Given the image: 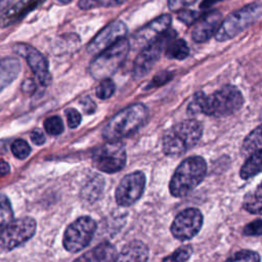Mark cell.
Here are the masks:
<instances>
[{
	"label": "cell",
	"mask_w": 262,
	"mask_h": 262,
	"mask_svg": "<svg viewBox=\"0 0 262 262\" xmlns=\"http://www.w3.org/2000/svg\"><path fill=\"white\" fill-rule=\"evenodd\" d=\"M203 225V215L199 209L188 208L180 212L171 225L173 236L179 241L192 238Z\"/></svg>",
	"instance_id": "cell-11"
},
{
	"label": "cell",
	"mask_w": 262,
	"mask_h": 262,
	"mask_svg": "<svg viewBox=\"0 0 262 262\" xmlns=\"http://www.w3.org/2000/svg\"><path fill=\"white\" fill-rule=\"evenodd\" d=\"M126 159V149L120 140L107 141L93 152L92 164L98 171L116 173L124 168Z\"/></svg>",
	"instance_id": "cell-7"
},
{
	"label": "cell",
	"mask_w": 262,
	"mask_h": 262,
	"mask_svg": "<svg viewBox=\"0 0 262 262\" xmlns=\"http://www.w3.org/2000/svg\"><path fill=\"white\" fill-rule=\"evenodd\" d=\"M147 118V107L143 103H133L117 113L108 121L102 130V136L107 141L121 140L140 129Z\"/></svg>",
	"instance_id": "cell-2"
},
{
	"label": "cell",
	"mask_w": 262,
	"mask_h": 262,
	"mask_svg": "<svg viewBox=\"0 0 262 262\" xmlns=\"http://www.w3.org/2000/svg\"><path fill=\"white\" fill-rule=\"evenodd\" d=\"M102 180L103 179L100 176H97L96 178L91 179V181H89L87 186L84 188V196L87 198L89 201L92 198L96 199L102 190V186H103Z\"/></svg>",
	"instance_id": "cell-28"
},
{
	"label": "cell",
	"mask_w": 262,
	"mask_h": 262,
	"mask_svg": "<svg viewBox=\"0 0 262 262\" xmlns=\"http://www.w3.org/2000/svg\"><path fill=\"white\" fill-rule=\"evenodd\" d=\"M11 151L15 158L24 160L31 154V146L24 139H15L11 144Z\"/></svg>",
	"instance_id": "cell-29"
},
{
	"label": "cell",
	"mask_w": 262,
	"mask_h": 262,
	"mask_svg": "<svg viewBox=\"0 0 262 262\" xmlns=\"http://www.w3.org/2000/svg\"><path fill=\"white\" fill-rule=\"evenodd\" d=\"M12 50L16 54L26 58L29 67L41 85L47 86L50 84L51 76L48 70V62L45 56L39 50L25 43L14 44L12 46Z\"/></svg>",
	"instance_id": "cell-13"
},
{
	"label": "cell",
	"mask_w": 262,
	"mask_h": 262,
	"mask_svg": "<svg viewBox=\"0 0 262 262\" xmlns=\"http://www.w3.org/2000/svg\"><path fill=\"white\" fill-rule=\"evenodd\" d=\"M220 1H222V0H204V1L201 3L200 7H201L202 9H208V8L212 7L213 5H215L216 3L220 2Z\"/></svg>",
	"instance_id": "cell-41"
},
{
	"label": "cell",
	"mask_w": 262,
	"mask_h": 262,
	"mask_svg": "<svg viewBox=\"0 0 262 262\" xmlns=\"http://www.w3.org/2000/svg\"><path fill=\"white\" fill-rule=\"evenodd\" d=\"M203 125L196 120H186L169 128L163 137V151L177 157L192 148L201 139Z\"/></svg>",
	"instance_id": "cell-3"
},
{
	"label": "cell",
	"mask_w": 262,
	"mask_h": 262,
	"mask_svg": "<svg viewBox=\"0 0 262 262\" xmlns=\"http://www.w3.org/2000/svg\"><path fill=\"white\" fill-rule=\"evenodd\" d=\"M206 172L207 164L204 158L200 156L186 158L176 168L170 180V193L175 198L188 194L203 181Z\"/></svg>",
	"instance_id": "cell-4"
},
{
	"label": "cell",
	"mask_w": 262,
	"mask_h": 262,
	"mask_svg": "<svg viewBox=\"0 0 262 262\" xmlns=\"http://www.w3.org/2000/svg\"><path fill=\"white\" fill-rule=\"evenodd\" d=\"M10 171V166L6 162H0V175H5Z\"/></svg>",
	"instance_id": "cell-42"
},
{
	"label": "cell",
	"mask_w": 262,
	"mask_h": 262,
	"mask_svg": "<svg viewBox=\"0 0 262 262\" xmlns=\"http://www.w3.org/2000/svg\"><path fill=\"white\" fill-rule=\"evenodd\" d=\"M20 69V62L15 57L0 59V93L17 78Z\"/></svg>",
	"instance_id": "cell-18"
},
{
	"label": "cell",
	"mask_w": 262,
	"mask_h": 262,
	"mask_svg": "<svg viewBox=\"0 0 262 262\" xmlns=\"http://www.w3.org/2000/svg\"><path fill=\"white\" fill-rule=\"evenodd\" d=\"M59 3H62V4H68L69 2H71V0H57Z\"/></svg>",
	"instance_id": "cell-43"
},
{
	"label": "cell",
	"mask_w": 262,
	"mask_h": 262,
	"mask_svg": "<svg viewBox=\"0 0 262 262\" xmlns=\"http://www.w3.org/2000/svg\"><path fill=\"white\" fill-rule=\"evenodd\" d=\"M244 103L242 92L232 85H225L210 95L203 91L196 92L187 112L189 114L204 113L207 116L226 117L237 112Z\"/></svg>",
	"instance_id": "cell-1"
},
{
	"label": "cell",
	"mask_w": 262,
	"mask_h": 262,
	"mask_svg": "<svg viewBox=\"0 0 262 262\" xmlns=\"http://www.w3.org/2000/svg\"><path fill=\"white\" fill-rule=\"evenodd\" d=\"M262 13L261 4L258 2L250 3L228 14L220 24L215 33V39L224 42L234 38L248 27L256 23Z\"/></svg>",
	"instance_id": "cell-6"
},
{
	"label": "cell",
	"mask_w": 262,
	"mask_h": 262,
	"mask_svg": "<svg viewBox=\"0 0 262 262\" xmlns=\"http://www.w3.org/2000/svg\"><path fill=\"white\" fill-rule=\"evenodd\" d=\"M192 254V248L190 246H183L174 251L170 256L165 257L163 261H174V262H182L186 261L190 258Z\"/></svg>",
	"instance_id": "cell-31"
},
{
	"label": "cell",
	"mask_w": 262,
	"mask_h": 262,
	"mask_svg": "<svg viewBox=\"0 0 262 262\" xmlns=\"http://www.w3.org/2000/svg\"><path fill=\"white\" fill-rule=\"evenodd\" d=\"M221 21L222 13L218 10H213L201 15L196 19V24L191 32L192 40L198 43L208 41L215 35Z\"/></svg>",
	"instance_id": "cell-16"
},
{
	"label": "cell",
	"mask_w": 262,
	"mask_h": 262,
	"mask_svg": "<svg viewBox=\"0 0 262 262\" xmlns=\"http://www.w3.org/2000/svg\"><path fill=\"white\" fill-rule=\"evenodd\" d=\"M227 260L229 261H250V262H255V261H260V256L253 251L249 250H242L239 252H236L233 256L229 257Z\"/></svg>",
	"instance_id": "cell-32"
},
{
	"label": "cell",
	"mask_w": 262,
	"mask_h": 262,
	"mask_svg": "<svg viewBox=\"0 0 262 262\" xmlns=\"http://www.w3.org/2000/svg\"><path fill=\"white\" fill-rule=\"evenodd\" d=\"M13 219V211L8 198L0 194V231Z\"/></svg>",
	"instance_id": "cell-26"
},
{
	"label": "cell",
	"mask_w": 262,
	"mask_h": 262,
	"mask_svg": "<svg viewBox=\"0 0 262 262\" xmlns=\"http://www.w3.org/2000/svg\"><path fill=\"white\" fill-rule=\"evenodd\" d=\"M66 116H67V122H68V126L70 128H76L80 125L82 117L80 115V113L73 107H70L66 111Z\"/></svg>",
	"instance_id": "cell-34"
},
{
	"label": "cell",
	"mask_w": 262,
	"mask_h": 262,
	"mask_svg": "<svg viewBox=\"0 0 262 262\" xmlns=\"http://www.w3.org/2000/svg\"><path fill=\"white\" fill-rule=\"evenodd\" d=\"M145 187V175L141 171L127 174L120 181L116 192L117 204L128 207L136 203L143 193Z\"/></svg>",
	"instance_id": "cell-10"
},
{
	"label": "cell",
	"mask_w": 262,
	"mask_h": 262,
	"mask_svg": "<svg viewBox=\"0 0 262 262\" xmlns=\"http://www.w3.org/2000/svg\"><path fill=\"white\" fill-rule=\"evenodd\" d=\"M128 32V28L122 20H114L100 30L87 46L90 54H97L107 48L121 38H124Z\"/></svg>",
	"instance_id": "cell-14"
},
{
	"label": "cell",
	"mask_w": 262,
	"mask_h": 262,
	"mask_svg": "<svg viewBox=\"0 0 262 262\" xmlns=\"http://www.w3.org/2000/svg\"><path fill=\"white\" fill-rule=\"evenodd\" d=\"M96 229L95 221L89 216H82L71 223L62 238V245L68 252L77 253L85 249L91 242Z\"/></svg>",
	"instance_id": "cell-8"
},
{
	"label": "cell",
	"mask_w": 262,
	"mask_h": 262,
	"mask_svg": "<svg viewBox=\"0 0 262 262\" xmlns=\"http://www.w3.org/2000/svg\"><path fill=\"white\" fill-rule=\"evenodd\" d=\"M178 19L180 21H182L183 24H185L186 26H190L193 23L196 21V19L201 16V13H199L198 11L194 10H187V9H182L180 11H178Z\"/></svg>",
	"instance_id": "cell-33"
},
{
	"label": "cell",
	"mask_w": 262,
	"mask_h": 262,
	"mask_svg": "<svg viewBox=\"0 0 262 262\" xmlns=\"http://www.w3.org/2000/svg\"><path fill=\"white\" fill-rule=\"evenodd\" d=\"M262 231V220L257 219L248 225L245 226L244 228V234L246 235H260Z\"/></svg>",
	"instance_id": "cell-36"
},
{
	"label": "cell",
	"mask_w": 262,
	"mask_h": 262,
	"mask_svg": "<svg viewBox=\"0 0 262 262\" xmlns=\"http://www.w3.org/2000/svg\"><path fill=\"white\" fill-rule=\"evenodd\" d=\"M261 172V150L253 152L248 157L241 168L239 175L243 179H249Z\"/></svg>",
	"instance_id": "cell-22"
},
{
	"label": "cell",
	"mask_w": 262,
	"mask_h": 262,
	"mask_svg": "<svg viewBox=\"0 0 262 262\" xmlns=\"http://www.w3.org/2000/svg\"><path fill=\"white\" fill-rule=\"evenodd\" d=\"M45 0H19L0 13V28H7L20 21Z\"/></svg>",
	"instance_id": "cell-17"
},
{
	"label": "cell",
	"mask_w": 262,
	"mask_h": 262,
	"mask_svg": "<svg viewBox=\"0 0 262 262\" xmlns=\"http://www.w3.org/2000/svg\"><path fill=\"white\" fill-rule=\"evenodd\" d=\"M35 87H36V86H35V83H34V81L31 80V79L25 80L24 83H23V85H21L23 91H24V92H27V93H30V92L34 91Z\"/></svg>",
	"instance_id": "cell-40"
},
{
	"label": "cell",
	"mask_w": 262,
	"mask_h": 262,
	"mask_svg": "<svg viewBox=\"0 0 262 262\" xmlns=\"http://www.w3.org/2000/svg\"><path fill=\"white\" fill-rule=\"evenodd\" d=\"M30 137L33 143H35L36 145H42L46 140L44 133L39 129H35L34 131H32L30 134Z\"/></svg>",
	"instance_id": "cell-37"
},
{
	"label": "cell",
	"mask_w": 262,
	"mask_h": 262,
	"mask_svg": "<svg viewBox=\"0 0 262 262\" xmlns=\"http://www.w3.org/2000/svg\"><path fill=\"white\" fill-rule=\"evenodd\" d=\"M44 129L49 135H59L64 130V125L60 117L51 116L44 121Z\"/></svg>",
	"instance_id": "cell-27"
},
{
	"label": "cell",
	"mask_w": 262,
	"mask_h": 262,
	"mask_svg": "<svg viewBox=\"0 0 262 262\" xmlns=\"http://www.w3.org/2000/svg\"><path fill=\"white\" fill-rule=\"evenodd\" d=\"M170 39L169 35L165 32L159 38L145 45L139 52L134 60L133 76L135 79L144 77L158 61L161 56L164 44Z\"/></svg>",
	"instance_id": "cell-12"
},
{
	"label": "cell",
	"mask_w": 262,
	"mask_h": 262,
	"mask_svg": "<svg viewBox=\"0 0 262 262\" xmlns=\"http://www.w3.org/2000/svg\"><path fill=\"white\" fill-rule=\"evenodd\" d=\"M148 259V248L140 241L127 244L118 254V261H146Z\"/></svg>",
	"instance_id": "cell-19"
},
{
	"label": "cell",
	"mask_w": 262,
	"mask_h": 262,
	"mask_svg": "<svg viewBox=\"0 0 262 262\" xmlns=\"http://www.w3.org/2000/svg\"><path fill=\"white\" fill-rule=\"evenodd\" d=\"M36 232V221L32 217L11 220L0 231V245L6 250H13L28 242Z\"/></svg>",
	"instance_id": "cell-9"
},
{
	"label": "cell",
	"mask_w": 262,
	"mask_h": 262,
	"mask_svg": "<svg viewBox=\"0 0 262 262\" xmlns=\"http://www.w3.org/2000/svg\"><path fill=\"white\" fill-rule=\"evenodd\" d=\"M196 0H168V8L170 11L178 12L190 5H192Z\"/></svg>",
	"instance_id": "cell-35"
},
{
	"label": "cell",
	"mask_w": 262,
	"mask_h": 262,
	"mask_svg": "<svg viewBox=\"0 0 262 262\" xmlns=\"http://www.w3.org/2000/svg\"><path fill=\"white\" fill-rule=\"evenodd\" d=\"M261 199H262L261 185L259 184L255 190H252L245 195L244 202H243L244 209L253 214H260L261 205H262Z\"/></svg>",
	"instance_id": "cell-24"
},
{
	"label": "cell",
	"mask_w": 262,
	"mask_h": 262,
	"mask_svg": "<svg viewBox=\"0 0 262 262\" xmlns=\"http://www.w3.org/2000/svg\"><path fill=\"white\" fill-rule=\"evenodd\" d=\"M171 78H172L171 73H168V72L160 73L158 76H156V77L151 80V85H152V86L162 85L163 83H166L167 81H169Z\"/></svg>",
	"instance_id": "cell-38"
},
{
	"label": "cell",
	"mask_w": 262,
	"mask_h": 262,
	"mask_svg": "<svg viewBox=\"0 0 262 262\" xmlns=\"http://www.w3.org/2000/svg\"><path fill=\"white\" fill-rule=\"evenodd\" d=\"M261 128L258 126L244 140L242 145V155L249 157L253 152L261 150Z\"/></svg>",
	"instance_id": "cell-23"
},
{
	"label": "cell",
	"mask_w": 262,
	"mask_h": 262,
	"mask_svg": "<svg viewBox=\"0 0 262 262\" xmlns=\"http://www.w3.org/2000/svg\"><path fill=\"white\" fill-rule=\"evenodd\" d=\"M130 51V42L121 38L107 48L103 49L91 61L89 72L96 80H102L112 76L126 59Z\"/></svg>",
	"instance_id": "cell-5"
},
{
	"label": "cell",
	"mask_w": 262,
	"mask_h": 262,
	"mask_svg": "<svg viewBox=\"0 0 262 262\" xmlns=\"http://www.w3.org/2000/svg\"><path fill=\"white\" fill-rule=\"evenodd\" d=\"M171 21L172 18L170 14H162L152 19L150 23L135 33L132 39L133 46L136 48L144 47L148 43L152 42L168 31Z\"/></svg>",
	"instance_id": "cell-15"
},
{
	"label": "cell",
	"mask_w": 262,
	"mask_h": 262,
	"mask_svg": "<svg viewBox=\"0 0 262 262\" xmlns=\"http://www.w3.org/2000/svg\"><path fill=\"white\" fill-rule=\"evenodd\" d=\"M115 92V84L110 78H104L96 87V96L100 99L110 98Z\"/></svg>",
	"instance_id": "cell-30"
},
{
	"label": "cell",
	"mask_w": 262,
	"mask_h": 262,
	"mask_svg": "<svg viewBox=\"0 0 262 262\" xmlns=\"http://www.w3.org/2000/svg\"><path fill=\"white\" fill-rule=\"evenodd\" d=\"M81 104H82V107H83V111L84 113L86 114H92L95 112V108H96V105L95 103L93 102V100L89 97H85L84 99L81 100Z\"/></svg>",
	"instance_id": "cell-39"
},
{
	"label": "cell",
	"mask_w": 262,
	"mask_h": 262,
	"mask_svg": "<svg viewBox=\"0 0 262 262\" xmlns=\"http://www.w3.org/2000/svg\"><path fill=\"white\" fill-rule=\"evenodd\" d=\"M127 0H79L78 7L83 10L102 8V7H115L124 4Z\"/></svg>",
	"instance_id": "cell-25"
},
{
	"label": "cell",
	"mask_w": 262,
	"mask_h": 262,
	"mask_svg": "<svg viewBox=\"0 0 262 262\" xmlns=\"http://www.w3.org/2000/svg\"><path fill=\"white\" fill-rule=\"evenodd\" d=\"M118 258L116 248L110 243H102L91 251L87 252L78 260L83 261H115Z\"/></svg>",
	"instance_id": "cell-20"
},
{
	"label": "cell",
	"mask_w": 262,
	"mask_h": 262,
	"mask_svg": "<svg viewBox=\"0 0 262 262\" xmlns=\"http://www.w3.org/2000/svg\"><path fill=\"white\" fill-rule=\"evenodd\" d=\"M165 54L168 58L182 60L189 55V47L183 39H169Z\"/></svg>",
	"instance_id": "cell-21"
}]
</instances>
